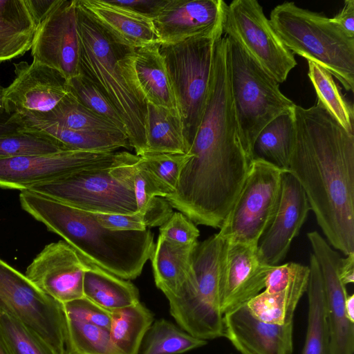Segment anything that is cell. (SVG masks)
<instances>
[{
  "instance_id": "obj_1",
  "label": "cell",
  "mask_w": 354,
  "mask_h": 354,
  "mask_svg": "<svg viewBox=\"0 0 354 354\" xmlns=\"http://www.w3.org/2000/svg\"><path fill=\"white\" fill-rule=\"evenodd\" d=\"M178 184L165 198L194 223L220 228L251 168L230 90L227 40L217 41L205 109Z\"/></svg>"
},
{
  "instance_id": "obj_2",
  "label": "cell",
  "mask_w": 354,
  "mask_h": 354,
  "mask_svg": "<svg viewBox=\"0 0 354 354\" xmlns=\"http://www.w3.org/2000/svg\"><path fill=\"white\" fill-rule=\"evenodd\" d=\"M296 135L288 171L297 179L329 243L354 253V134L322 104L294 108Z\"/></svg>"
},
{
  "instance_id": "obj_3",
  "label": "cell",
  "mask_w": 354,
  "mask_h": 354,
  "mask_svg": "<svg viewBox=\"0 0 354 354\" xmlns=\"http://www.w3.org/2000/svg\"><path fill=\"white\" fill-rule=\"evenodd\" d=\"M21 208L60 236L84 261L125 280L137 278L154 249L153 234L104 227L93 212L30 190L21 191Z\"/></svg>"
},
{
  "instance_id": "obj_4",
  "label": "cell",
  "mask_w": 354,
  "mask_h": 354,
  "mask_svg": "<svg viewBox=\"0 0 354 354\" xmlns=\"http://www.w3.org/2000/svg\"><path fill=\"white\" fill-rule=\"evenodd\" d=\"M77 5L80 73L91 80L121 116L136 155L145 153L147 102L135 77V50L112 39Z\"/></svg>"
},
{
  "instance_id": "obj_5",
  "label": "cell",
  "mask_w": 354,
  "mask_h": 354,
  "mask_svg": "<svg viewBox=\"0 0 354 354\" xmlns=\"http://www.w3.org/2000/svg\"><path fill=\"white\" fill-rule=\"evenodd\" d=\"M270 24L286 47L319 65L348 91L354 88V38L344 34L330 18L295 2L276 6Z\"/></svg>"
},
{
  "instance_id": "obj_6",
  "label": "cell",
  "mask_w": 354,
  "mask_h": 354,
  "mask_svg": "<svg viewBox=\"0 0 354 354\" xmlns=\"http://www.w3.org/2000/svg\"><path fill=\"white\" fill-rule=\"evenodd\" d=\"M224 240L216 233L198 242L192 255V271L174 295L167 299L178 326L194 337H223L220 301V268Z\"/></svg>"
},
{
  "instance_id": "obj_7",
  "label": "cell",
  "mask_w": 354,
  "mask_h": 354,
  "mask_svg": "<svg viewBox=\"0 0 354 354\" xmlns=\"http://www.w3.org/2000/svg\"><path fill=\"white\" fill-rule=\"evenodd\" d=\"M223 35L222 21L207 33L176 44H160L189 149L205 109L215 48Z\"/></svg>"
},
{
  "instance_id": "obj_8",
  "label": "cell",
  "mask_w": 354,
  "mask_h": 354,
  "mask_svg": "<svg viewBox=\"0 0 354 354\" xmlns=\"http://www.w3.org/2000/svg\"><path fill=\"white\" fill-rule=\"evenodd\" d=\"M226 37L234 107L243 145L253 156L254 142L260 131L277 116L292 109L295 104L238 43Z\"/></svg>"
},
{
  "instance_id": "obj_9",
  "label": "cell",
  "mask_w": 354,
  "mask_h": 354,
  "mask_svg": "<svg viewBox=\"0 0 354 354\" xmlns=\"http://www.w3.org/2000/svg\"><path fill=\"white\" fill-rule=\"evenodd\" d=\"M285 171L265 160L254 159L217 234L224 240L258 245L276 212Z\"/></svg>"
},
{
  "instance_id": "obj_10",
  "label": "cell",
  "mask_w": 354,
  "mask_h": 354,
  "mask_svg": "<svg viewBox=\"0 0 354 354\" xmlns=\"http://www.w3.org/2000/svg\"><path fill=\"white\" fill-rule=\"evenodd\" d=\"M0 310L35 333L54 354H67L62 304L0 259Z\"/></svg>"
},
{
  "instance_id": "obj_11",
  "label": "cell",
  "mask_w": 354,
  "mask_h": 354,
  "mask_svg": "<svg viewBox=\"0 0 354 354\" xmlns=\"http://www.w3.org/2000/svg\"><path fill=\"white\" fill-rule=\"evenodd\" d=\"M223 30L279 84L286 80L297 65L294 55L279 37L256 0L226 3Z\"/></svg>"
},
{
  "instance_id": "obj_12",
  "label": "cell",
  "mask_w": 354,
  "mask_h": 354,
  "mask_svg": "<svg viewBox=\"0 0 354 354\" xmlns=\"http://www.w3.org/2000/svg\"><path fill=\"white\" fill-rule=\"evenodd\" d=\"M110 167L75 172L28 190L88 212H137L133 191L112 176Z\"/></svg>"
},
{
  "instance_id": "obj_13",
  "label": "cell",
  "mask_w": 354,
  "mask_h": 354,
  "mask_svg": "<svg viewBox=\"0 0 354 354\" xmlns=\"http://www.w3.org/2000/svg\"><path fill=\"white\" fill-rule=\"evenodd\" d=\"M115 151L68 150L0 158V188L28 190L86 169L110 167Z\"/></svg>"
},
{
  "instance_id": "obj_14",
  "label": "cell",
  "mask_w": 354,
  "mask_h": 354,
  "mask_svg": "<svg viewBox=\"0 0 354 354\" xmlns=\"http://www.w3.org/2000/svg\"><path fill=\"white\" fill-rule=\"evenodd\" d=\"M14 66L15 77L4 91L5 108L13 118L41 119L69 93L66 79L55 69L34 62Z\"/></svg>"
},
{
  "instance_id": "obj_15",
  "label": "cell",
  "mask_w": 354,
  "mask_h": 354,
  "mask_svg": "<svg viewBox=\"0 0 354 354\" xmlns=\"http://www.w3.org/2000/svg\"><path fill=\"white\" fill-rule=\"evenodd\" d=\"M77 0H60L37 28L31 48L33 62L59 71L68 81L80 74Z\"/></svg>"
},
{
  "instance_id": "obj_16",
  "label": "cell",
  "mask_w": 354,
  "mask_h": 354,
  "mask_svg": "<svg viewBox=\"0 0 354 354\" xmlns=\"http://www.w3.org/2000/svg\"><path fill=\"white\" fill-rule=\"evenodd\" d=\"M86 264L64 241L46 245L27 267L26 277L60 304L84 297Z\"/></svg>"
},
{
  "instance_id": "obj_17",
  "label": "cell",
  "mask_w": 354,
  "mask_h": 354,
  "mask_svg": "<svg viewBox=\"0 0 354 354\" xmlns=\"http://www.w3.org/2000/svg\"><path fill=\"white\" fill-rule=\"evenodd\" d=\"M271 267L261 261L257 245L224 240L220 268L222 313L246 304L259 294Z\"/></svg>"
},
{
  "instance_id": "obj_18",
  "label": "cell",
  "mask_w": 354,
  "mask_h": 354,
  "mask_svg": "<svg viewBox=\"0 0 354 354\" xmlns=\"http://www.w3.org/2000/svg\"><path fill=\"white\" fill-rule=\"evenodd\" d=\"M310 210L308 200L301 185L288 171H285L276 212L257 245L263 263L277 266L285 259Z\"/></svg>"
},
{
  "instance_id": "obj_19",
  "label": "cell",
  "mask_w": 354,
  "mask_h": 354,
  "mask_svg": "<svg viewBox=\"0 0 354 354\" xmlns=\"http://www.w3.org/2000/svg\"><path fill=\"white\" fill-rule=\"evenodd\" d=\"M307 237L321 272L331 354H353L354 323L346 316L345 301L348 295L338 274L341 257L318 232H310Z\"/></svg>"
},
{
  "instance_id": "obj_20",
  "label": "cell",
  "mask_w": 354,
  "mask_h": 354,
  "mask_svg": "<svg viewBox=\"0 0 354 354\" xmlns=\"http://www.w3.org/2000/svg\"><path fill=\"white\" fill-rule=\"evenodd\" d=\"M223 337L240 354H292L293 322H265L245 304L223 315Z\"/></svg>"
},
{
  "instance_id": "obj_21",
  "label": "cell",
  "mask_w": 354,
  "mask_h": 354,
  "mask_svg": "<svg viewBox=\"0 0 354 354\" xmlns=\"http://www.w3.org/2000/svg\"><path fill=\"white\" fill-rule=\"evenodd\" d=\"M223 0H167L152 19L160 44H176L213 30L223 21Z\"/></svg>"
},
{
  "instance_id": "obj_22",
  "label": "cell",
  "mask_w": 354,
  "mask_h": 354,
  "mask_svg": "<svg viewBox=\"0 0 354 354\" xmlns=\"http://www.w3.org/2000/svg\"><path fill=\"white\" fill-rule=\"evenodd\" d=\"M77 3L117 42L137 49L160 43L151 19L113 3L111 0H77Z\"/></svg>"
},
{
  "instance_id": "obj_23",
  "label": "cell",
  "mask_w": 354,
  "mask_h": 354,
  "mask_svg": "<svg viewBox=\"0 0 354 354\" xmlns=\"http://www.w3.org/2000/svg\"><path fill=\"white\" fill-rule=\"evenodd\" d=\"M110 172L133 191L137 212L142 216L154 214L168 204L165 198L172 191L147 167L141 156L115 152Z\"/></svg>"
},
{
  "instance_id": "obj_24",
  "label": "cell",
  "mask_w": 354,
  "mask_h": 354,
  "mask_svg": "<svg viewBox=\"0 0 354 354\" xmlns=\"http://www.w3.org/2000/svg\"><path fill=\"white\" fill-rule=\"evenodd\" d=\"M160 43L135 50L133 68L137 84L146 102L171 110H178Z\"/></svg>"
},
{
  "instance_id": "obj_25",
  "label": "cell",
  "mask_w": 354,
  "mask_h": 354,
  "mask_svg": "<svg viewBox=\"0 0 354 354\" xmlns=\"http://www.w3.org/2000/svg\"><path fill=\"white\" fill-rule=\"evenodd\" d=\"M197 243L180 245L158 236L150 260L156 286L166 298L176 294L188 279Z\"/></svg>"
},
{
  "instance_id": "obj_26",
  "label": "cell",
  "mask_w": 354,
  "mask_h": 354,
  "mask_svg": "<svg viewBox=\"0 0 354 354\" xmlns=\"http://www.w3.org/2000/svg\"><path fill=\"white\" fill-rule=\"evenodd\" d=\"M309 271L308 266L303 265L286 287L261 291L246 304L250 313L257 319L271 324L293 322L299 301L307 290Z\"/></svg>"
},
{
  "instance_id": "obj_27",
  "label": "cell",
  "mask_w": 354,
  "mask_h": 354,
  "mask_svg": "<svg viewBox=\"0 0 354 354\" xmlns=\"http://www.w3.org/2000/svg\"><path fill=\"white\" fill-rule=\"evenodd\" d=\"M36 30L25 0H0V63L30 50Z\"/></svg>"
},
{
  "instance_id": "obj_28",
  "label": "cell",
  "mask_w": 354,
  "mask_h": 354,
  "mask_svg": "<svg viewBox=\"0 0 354 354\" xmlns=\"http://www.w3.org/2000/svg\"><path fill=\"white\" fill-rule=\"evenodd\" d=\"M309 278L307 287L308 322L301 354H331L330 335L324 293L318 263L310 255Z\"/></svg>"
},
{
  "instance_id": "obj_29",
  "label": "cell",
  "mask_w": 354,
  "mask_h": 354,
  "mask_svg": "<svg viewBox=\"0 0 354 354\" xmlns=\"http://www.w3.org/2000/svg\"><path fill=\"white\" fill-rule=\"evenodd\" d=\"M84 262L83 290L86 298L111 312L140 301L139 291L129 280Z\"/></svg>"
},
{
  "instance_id": "obj_30",
  "label": "cell",
  "mask_w": 354,
  "mask_h": 354,
  "mask_svg": "<svg viewBox=\"0 0 354 354\" xmlns=\"http://www.w3.org/2000/svg\"><path fill=\"white\" fill-rule=\"evenodd\" d=\"M145 139V154H187L189 151L178 111L156 106L148 102H147Z\"/></svg>"
},
{
  "instance_id": "obj_31",
  "label": "cell",
  "mask_w": 354,
  "mask_h": 354,
  "mask_svg": "<svg viewBox=\"0 0 354 354\" xmlns=\"http://www.w3.org/2000/svg\"><path fill=\"white\" fill-rule=\"evenodd\" d=\"M21 129L44 132L62 142L69 150L108 152L131 148L126 135L120 131L107 132L73 130L55 123L16 120Z\"/></svg>"
},
{
  "instance_id": "obj_32",
  "label": "cell",
  "mask_w": 354,
  "mask_h": 354,
  "mask_svg": "<svg viewBox=\"0 0 354 354\" xmlns=\"http://www.w3.org/2000/svg\"><path fill=\"white\" fill-rule=\"evenodd\" d=\"M294 108L277 116L260 131L253 145L254 159L288 171L296 135Z\"/></svg>"
},
{
  "instance_id": "obj_33",
  "label": "cell",
  "mask_w": 354,
  "mask_h": 354,
  "mask_svg": "<svg viewBox=\"0 0 354 354\" xmlns=\"http://www.w3.org/2000/svg\"><path fill=\"white\" fill-rule=\"evenodd\" d=\"M111 313L109 331L115 346L123 354H139L153 314L140 301Z\"/></svg>"
},
{
  "instance_id": "obj_34",
  "label": "cell",
  "mask_w": 354,
  "mask_h": 354,
  "mask_svg": "<svg viewBox=\"0 0 354 354\" xmlns=\"http://www.w3.org/2000/svg\"><path fill=\"white\" fill-rule=\"evenodd\" d=\"M207 341L189 335L165 319L154 320L141 345L139 354H181L206 345Z\"/></svg>"
},
{
  "instance_id": "obj_35",
  "label": "cell",
  "mask_w": 354,
  "mask_h": 354,
  "mask_svg": "<svg viewBox=\"0 0 354 354\" xmlns=\"http://www.w3.org/2000/svg\"><path fill=\"white\" fill-rule=\"evenodd\" d=\"M308 75L315 90L317 100L340 125L354 134V111L344 97L333 75L315 62L308 61Z\"/></svg>"
},
{
  "instance_id": "obj_36",
  "label": "cell",
  "mask_w": 354,
  "mask_h": 354,
  "mask_svg": "<svg viewBox=\"0 0 354 354\" xmlns=\"http://www.w3.org/2000/svg\"><path fill=\"white\" fill-rule=\"evenodd\" d=\"M13 118L16 120L55 123L64 128L73 130L120 131L112 123L85 107L70 91L52 112L41 119Z\"/></svg>"
},
{
  "instance_id": "obj_37",
  "label": "cell",
  "mask_w": 354,
  "mask_h": 354,
  "mask_svg": "<svg viewBox=\"0 0 354 354\" xmlns=\"http://www.w3.org/2000/svg\"><path fill=\"white\" fill-rule=\"evenodd\" d=\"M67 354H123L114 344L108 329L66 319Z\"/></svg>"
},
{
  "instance_id": "obj_38",
  "label": "cell",
  "mask_w": 354,
  "mask_h": 354,
  "mask_svg": "<svg viewBox=\"0 0 354 354\" xmlns=\"http://www.w3.org/2000/svg\"><path fill=\"white\" fill-rule=\"evenodd\" d=\"M62 142L37 130L21 129L0 137V158L44 155L68 151Z\"/></svg>"
},
{
  "instance_id": "obj_39",
  "label": "cell",
  "mask_w": 354,
  "mask_h": 354,
  "mask_svg": "<svg viewBox=\"0 0 354 354\" xmlns=\"http://www.w3.org/2000/svg\"><path fill=\"white\" fill-rule=\"evenodd\" d=\"M67 82L69 91L82 104L112 123L127 136L126 127L119 113L91 80L80 73Z\"/></svg>"
},
{
  "instance_id": "obj_40",
  "label": "cell",
  "mask_w": 354,
  "mask_h": 354,
  "mask_svg": "<svg viewBox=\"0 0 354 354\" xmlns=\"http://www.w3.org/2000/svg\"><path fill=\"white\" fill-rule=\"evenodd\" d=\"M0 335L9 354H54L35 333L2 310Z\"/></svg>"
},
{
  "instance_id": "obj_41",
  "label": "cell",
  "mask_w": 354,
  "mask_h": 354,
  "mask_svg": "<svg viewBox=\"0 0 354 354\" xmlns=\"http://www.w3.org/2000/svg\"><path fill=\"white\" fill-rule=\"evenodd\" d=\"M141 158L147 167L173 192L190 155L146 153Z\"/></svg>"
},
{
  "instance_id": "obj_42",
  "label": "cell",
  "mask_w": 354,
  "mask_h": 354,
  "mask_svg": "<svg viewBox=\"0 0 354 354\" xmlns=\"http://www.w3.org/2000/svg\"><path fill=\"white\" fill-rule=\"evenodd\" d=\"M62 305L66 319L109 329L111 319V311L100 307L85 297Z\"/></svg>"
},
{
  "instance_id": "obj_43",
  "label": "cell",
  "mask_w": 354,
  "mask_h": 354,
  "mask_svg": "<svg viewBox=\"0 0 354 354\" xmlns=\"http://www.w3.org/2000/svg\"><path fill=\"white\" fill-rule=\"evenodd\" d=\"M159 236L180 245L197 243L200 232L195 223L180 212H173L159 229Z\"/></svg>"
},
{
  "instance_id": "obj_44",
  "label": "cell",
  "mask_w": 354,
  "mask_h": 354,
  "mask_svg": "<svg viewBox=\"0 0 354 354\" xmlns=\"http://www.w3.org/2000/svg\"><path fill=\"white\" fill-rule=\"evenodd\" d=\"M97 221L106 228L115 231H143L147 230L142 216L131 214L93 213Z\"/></svg>"
},
{
  "instance_id": "obj_45",
  "label": "cell",
  "mask_w": 354,
  "mask_h": 354,
  "mask_svg": "<svg viewBox=\"0 0 354 354\" xmlns=\"http://www.w3.org/2000/svg\"><path fill=\"white\" fill-rule=\"evenodd\" d=\"M167 0H124L111 1L119 6L127 8L134 12L147 17L151 20L166 3Z\"/></svg>"
},
{
  "instance_id": "obj_46",
  "label": "cell",
  "mask_w": 354,
  "mask_h": 354,
  "mask_svg": "<svg viewBox=\"0 0 354 354\" xmlns=\"http://www.w3.org/2000/svg\"><path fill=\"white\" fill-rule=\"evenodd\" d=\"M332 21L348 37L354 38V0H346L343 8Z\"/></svg>"
},
{
  "instance_id": "obj_47",
  "label": "cell",
  "mask_w": 354,
  "mask_h": 354,
  "mask_svg": "<svg viewBox=\"0 0 354 354\" xmlns=\"http://www.w3.org/2000/svg\"><path fill=\"white\" fill-rule=\"evenodd\" d=\"M37 28L58 5L60 0H25Z\"/></svg>"
},
{
  "instance_id": "obj_48",
  "label": "cell",
  "mask_w": 354,
  "mask_h": 354,
  "mask_svg": "<svg viewBox=\"0 0 354 354\" xmlns=\"http://www.w3.org/2000/svg\"><path fill=\"white\" fill-rule=\"evenodd\" d=\"M338 274L345 286L354 282V253L346 255L345 258L340 257Z\"/></svg>"
},
{
  "instance_id": "obj_49",
  "label": "cell",
  "mask_w": 354,
  "mask_h": 354,
  "mask_svg": "<svg viewBox=\"0 0 354 354\" xmlns=\"http://www.w3.org/2000/svg\"><path fill=\"white\" fill-rule=\"evenodd\" d=\"M21 127L8 112H0V137L13 133Z\"/></svg>"
},
{
  "instance_id": "obj_50",
  "label": "cell",
  "mask_w": 354,
  "mask_h": 354,
  "mask_svg": "<svg viewBox=\"0 0 354 354\" xmlns=\"http://www.w3.org/2000/svg\"><path fill=\"white\" fill-rule=\"evenodd\" d=\"M345 310L348 319L354 323V295H348L345 301Z\"/></svg>"
},
{
  "instance_id": "obj_51",
  "label": "cell",
  "mask_w": 354,
  "mask_h": 354,
  "mask_svg": "<svg viewBox=\"0 0 354 354\" xmlns=\"http://www.w3.org/2000/svg\"><path fill=\"white\" fill-rule=\"evenodd\" d=\"M4 91L5 88L0 85V112L6 111L4 104Z\"/></svg>"
},
{
  "instance_id": "obj_52",
  "label": "cell",
  "mask_w": 354,
  "mask_h": 354,
  "mask_svg": "<svg viewBox=\"0 0 354 354\" xmlns=\"http://www.w3.org/2000/svg\"><path fill=\"white\" fill-rule=\"evenodd\" d=\"M0 354H9L0 335Z\"/></svg>"
}]
</instances>
